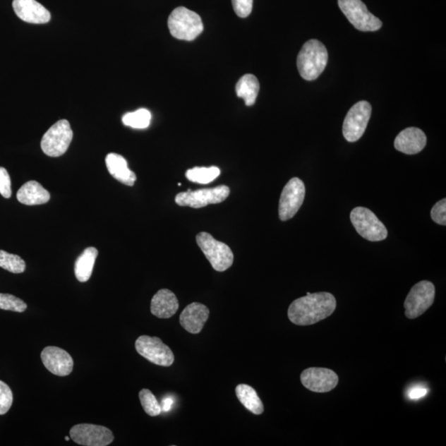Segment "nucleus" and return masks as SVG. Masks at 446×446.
<instances>
[{"label":"nucleus","instance_id":"obj_1","mask_svg":"<svg viewBox=\"0 0 446 446\" xmlns=\"http://www.w3.org/2000/svg\"><path fill=\"white\" fill-rule=\"evenodd\" d=\"M336 308L337 300L333 294H310L290 304L288 317L290 322L297 326H310L331 316Z\"/></svg>","mask_w":446,"mask_h":446},{"label":"nucleus","instance_id":"obj_2","mask_svg":"<svg viewBox=\"0 0 446 446\" xmlns=\"http://www.w3.org/2000/svg\"><path fill=\"white\" fill-rule=\"evenodd\" d=\"M328 52L321 42L312 40L304 43L297 58V66L302 78L308 81L318 78L326 68Z\"/></svg>","mask_w":446,"mask_h":446},{"label":"nucleus","instance_id":"obj_3","mask_svg":"<svg viewBox=\"0 0 446 446\" xmlns=\"http://www.w3.org/2000/svg\"><path fill=\"white\" fill-rule=\"evenodd\" d=\"M169 32L179 40L193 41L203 31L200 16L184 7L174 9L168 19Z\"/></svg>","mask_w":446,"mask_h":446},{"label":"nucleus","instance_id":"obj_4","mask_svg":"<svg viewBox=\"0 0 446 446\" xmlns=\"http://www.w3.org/2000/svg\"><path fill=\"white\" fill-rule=\"evenodd\" d=\"M196 241L212 268L218 272L229 270L234 264V255L230 247L213 239L207 232L202 231L198 234Z\"/></svg>","mask_w":446,"mask_h":446},{"label":"nucleus","instance_id":"obj_5","mask_svg":"<svg viewBox=\"0 0 446 446\" xmlns=\"http://www.w3.org/2000/svg\"><path fill=\"white\" fill-rule=\"evenodd\" d=\"M351 221L363 239L370 241H380L387 239V230L384 223L366 207L354 208L351 212Z\"/></svg>","mask_w":446,"mask_h":446},{"label":"nucleus","instance_id":"obj_6","mask_svg":"<svg viewBox=\"0 0 446 446\" xmlns=\"http://www.w3.org/2000/svg\"><path fill=\"white\" fill-rule=\"evenodd\" d=\"M73 139L70 123L66 119L58 121L43 135L41 147L47 156L59 157L69 148Z\"/></svg>","mask_w":446,"mask_h":446},{"label":"nucleus","instance_id":"obj_7","mask_svg":"<svg viewBox=\"0 0 446 446\" xmlns=\"http://www.w3.org/2000/svg\"><path fill=\"white\" fill-rule=\"evenodd\" d=\"M338 6L357 30L375 32L382 28L380 19L368 11L361 0H338Z\"/></svg>","mask_w":446,"mask_h":446},{"label":"nucleus","instance_id":"obj_8","mask_svg":"<svg viewBox=\"0 0 446 446\" xmlns=\"http://www.w3.org/2000/svg\"><path fill=\"white\" fill-rule=\"evenodd\" d=\"M435 295V286L429 281L423 280L416 284L404 302L406 317L416 319L428 311L433 306Z\"/></svg>","mask_w":446,"mask_h":446},{"label":"nucleus","instance_id":"obj_9","mask_svg":"<svg viewBox=\"0 0 446 446\" xmlns=\"http://www.w3.org/2000/svg\"><path fill=\"white\" fill-rule=\"evenodd\" d=\"M230 188L227 186L203 188L196 191L188 190L187 192L178 193L176 196V203L181 207L201 208L225 201L230 195Z\"/></svg>","mask_w":446,"mask_h":446},{"label":"nucleus","instance_id":"obj_10","mask_svg":"<svg viewBox=\"0 0 446 446\" xmlns=\"http://www.w3.org/2000/svg\"><path fill=\"white\" fill-rule=\"evenodd\" d=\"M371 113V105L367 101L358 102L349 110L342 128L344 138L349 143H355L361 139L366 132Z\"/></svg>","mask_w":446,"mask_h":446},{"label":"nucleus","instance_id":"obj_11","mask_svg":"<svg viewBox=\"0 0 446 446\" xmlns=\"http://www.w3.org/2000/svg\"><path fill=\"white\" fill-rule=\"evenodd\" d=\"M135 347L140 356L155 365L164 367L173 365L174 353L159 337L140 336L135 341Z\"/></svg>","mask_w":446,"mask_h":446},{"label":"nucleus","instance_id":"obj_12","mask_svg":"<svg viewBox=\"0 0 446 446\" xmlns=\"http://www.w3.org/2000/svg\"><path fill=\"white\" fill-rule=\"evenodd\" d=\"M305 193L304 183L299 178L291 179L281 193L279 217L281 221L285 222L293 218L302 207Z\"/></svg>","mask_w":446,"mask_h":446},{"label":"nucleus","instance_id":"obj_13","mask_svg":"<svg viewBox=\"0 0 446 446\" xmlns=\"http://www.w3.org/2000/svg\"><path fill=\"white\" fill-rule=\"evenodd\" d=\"M71 438L76 444L84 446H106L113 442V433L103 426L78 424L70 431Z\"/></svg>","mask_w":446,"mask_h":446},{"label":"nucleus","instance_id":"obj_14","mask_svg":"<svg viewBox=\"0 0 446 446\" xmlns=\"http://www.w3.org/2000/svg\"><path fill=\"white\" fill-rule=\"evenodd\" d=\"M300 379L306 389L315 392L332 391L339 382L336 373L326 368H307L303 371Z\"/></svg>","mask_w":446,"mask_h":446},{"label":"nucleus","instance_id":"obj_15","mask_svg":"<svg viewBox=\"0 0 446 446\" xmlns=\"http://www.w3.org/2000/svg\"><path fill=\"white\" fill-rule=\"evenodd\" d=\"M43 365L52 374L65 377L71 374L74 361L70 354L56 346H47L42 351Z\"/></svg>","mask_w":446,"mask_h":446},{"label":"nucleus","instance_id":"obj_16","mask_svg":"<svg viewBox=\"0 0 446 446\" xmlns=\"http://www.w3.org/2000/svg\"><path fill=\"white\" fill-rule=\"evenodd\" d=\"M13 8L21 20L33 24L47 23L51 20V13L36 0H13Z\"/></svg>","mask_w":446,"mask_h":446},{"label":"nucleus","instance_id":"obj_17","mask_svg":"<svg viewBox=\"0 0 446 446\" xmlns=\"http://www.w3.org/2000/svg\"><path fill=\"white\" fill-rule=\"evenodd\" d=\"M210 309L200 303H192L183 310L179 316V323L188 332L200 333L210 318Z\"/></svg>","mask_w":446,"mask_h":446},{"label":"nucleus","instance_id":"obj_18","mask_svg":"<svg viewBox=\"0 0 446 446\" xmlns=\"http://www.w3.org/2000/svg\"><path fill=\"white\" fill-rule=\"evenodd\" d=\"M426 145V135L423 131L418 128H409L402 131L394 140V147L397 151L406 155L421 152Z\"/></svg>","mask_w":446,"mask_h":446},{"label":"nucleus","instance_id":"obj_19","mask_svg":"<svg viewBox=\"0 0 446 446\" xmlns=\"http://www.w3.org/2000/svg\"><path fill=\"white\" fill-rule=\"evenodd\" d=\"M176 295L167 289L159 290L153 296L151 302V312L158 318H171L179 309Z\"/></svg>","mask_w":446,"mask_h":446},{"label":"nucleus","instance_id":"obj_20","mask_svg":"<svg viewBox=\"0 0 446 446\" xmlns=\"http://www.w3.org/2000/svg\"><path fill=\"white\" fill-rule=\"evenodd\" d=\"M106 167L112 176L128 186H133L137 176L131 171L125 158L119 154L110 153L105 158Z\"/></svg>","mask_w":446,"mask_h":446},{"label":"nucleus","instance_id":"obj_21","mask_svg":"<svg viewBox=\"0 0 446 446\" xmlns=\"http://www.w3.org/2000/svg\"><path fill=\"white\" fill-rule=\"evenodd\" d=\"M17 198L23 205L33 206L44 205L50 200V193L41 183L31 181L19 188Z\"/></svg>","mask_w":446,"mask_h":446},{"label":"nucleus","instance_id":"obj_22","mask_svg":"<svg viewBox=\"0 0 446 446\" xmlns=\"http://www.w3.org/2000/svg\"><path fill=\"white\" fill-rule=\"evenodd\" d=\"M97 256H98V250L95 247H88L76 260L75 274L80 282L85 283L90 279Z\"/></svg>","mask_w":446,"mask_h":446},{"label":"nucleus","instance_id":"obj_23","mask_svg":"<svg viewBox=\"0 0 446 446\" xmlns=\"http://www.w3.org/2000/svg\"><path fill=\"white\" fill-rule=\"evenodd\" d=\"M237 399L246 409L255 415L264 413V405L256 391L250 385H239L236 387Z\"/></svg>","mask_w":446,"mask_h":446},{"label":"nucleus","instance_id":"obj_24","mask_svg":"<svg viewBox=\"0 0 446 446\" xmlns=\"http://www.w3.org/2000/svg\"><path fill=\"white\" fill-rule=\"evenodd\" d=\"M259 91V80L251 74L242 76L236 85V95L244 100L246 106L255 104Z\"/></svg>","mask_w":446,"mask_h":446},{"label":"nucleus","instance_id":"obj_25","mask_svg":"<svg viewBox=\"0 0 446 446\" xmlns=\"http://www.w3.org/2000/svg\"><path fill=\"white\" fill-rule=\"evenodd\" d=\"M220 174V169L217 167H195L188 169L186 176L191 182L207 184L215 181Z\"/></svg>","mask_w":446,"mask_h":446},{"label":"nucleus","instance_id":"obj_26","mask_svg":"<svg viewBox=\"0 0 446 446\" xmlns=\"http://www.w3.org/2000/svg\"><path fill=\"white\" fill-rule=\"evenodd\" d=\"M151 112L145 109H140L133 113L126 114L123 117V123L133 128L144 129L151 123Z\"/></svg>","mask_w":446,"mask_h":446},{"label":"nucleus","instance_id":"obj_27","mask_svg":"<svg viewBox=\"0 0 446 446\" xmlns=\"http://www.w3.org/2000/svg\"><path fill=\"white\" fill-rule=\"evenodd\" d=\"M0 267L13 274H21L25 271L26 264L20 256L0 250Z\"/></svg>","mask_w":446,"mask_h":446},{"label":"nucleus","instance_id":"obj_28","mask_svg":"<svg viewBox=\"0 0 446 446\" xmlns=\"http://www.w3.org/2000/svg\"><path fill=\"white\" fill-rule=\"evenodd\" d=\"M139 399L145 414L151 416L161 414L162 409L157 397L149 390H142L139 392Z\"/></svg>","mask_w":446,"mask_h":446},{"label":"nucleus","instance_id":"obj_29","mask_svg":"<svg viewBox=\"0 0 446 446\" xmlns=\"http://www.w3.org/2000/svg\"><path fill=\"white\" fill-rule=\"evenodd\" d=\"M28 305L22 299L12 294H0V309L16 313L26 311Z\"/></svg>","mask_w":446,"mask_h":446},{"label":"nucleus","instance_id":"obj_30","mask_svg":"<svg viewBox=\"0 0 446 446\" xmlns=\"http://www.w3.org/2000/svg\"><path fill=\"white\" fill-rule=\"evenodd\" d=\"M13 392L6 382L0 380V415L6 414L13 404Z\"/></svg>","mask_w":446,"mask_h":446},{"label":"nucleus","instance_id":"obj_31","mask_svg":"<svg viewBox=\"0 0 446 446\" xmlns=\"http://www.w3.org/2000/svg\"><path fill=\"white\" fill-rule=\"evenodd\" d=\"M446 200L443 198L436 203L430 212V217L433 220L439 225H446Z\"/></svg>","mask_w":446,"mask_h":446},{"label":"nucleus","instance_id":"obj_32","mask_svg":"<svg viewBox=\"0 0 446 446\" xmlns=\"http://www.w3.org/2000/svg\"><path fill=\"white\" fill-rule=\"evenodd\" d=\"M231 2L237 16L246 18L251 13L253 0H231Z\"/></svg>","mask_w":446,"mask_h":446},{"label":"nucleus","instance_id":"obj_33","mask_svg":"<svg viewBox=\"0 0 446 446\" xmlns=\"http://www.w3.org/2000/svg\"><path fill=\"white\" fill-rule=\"evenodd\" d=\"M0 195L6 198L12 196L11 176L4 167H0Z\"/></svg>","mask_w":446,"mask_h":446},{"label":"nucleus","instance_id":"obj_34","mask_svg":"<svg viewBox=\"0 0 446 446\" xmlns=\"http://www.w3.org/2000/svg\"><path fill=\"white\" fill-rule=\"evenodd\" d=\"M426 394H428V390L424 389V387H416L409 391V397L410 399H418Z\"/></svg>","mask_w":446,"mask_h":446},{"label":"nucleus","instance_id":"obj_35","mask_svg":"<svg viewBox=\"0 0 446 446\" xmlns=\"http://www.w3.org/2000/svg\"><path fill=\"white\" fill-rule=\"evenodd\" d=\"M65 440H70L69 436H66Z\"/></svg>","mask_w":446,"mask_h":446}]
</instances>
